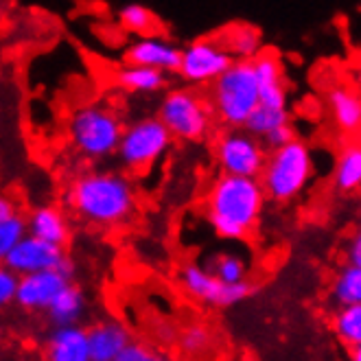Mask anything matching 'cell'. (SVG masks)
Listing matches in <instances>:
<instances>
[{"label": "cell", "instance_id": "4316f807", "mask_svg": "<svg viewBox=\"0 0 361 361\" xmlns=\"http://www.w3.org/2000/svg\"><path fill=\"white\" fill-rule=\"evenodd\" d=\"M208 271H212L224 283L247 281V263L243 261V257H239L235 252H224L219 257H215L212 263L208 265Z\"/></svg>", "mask_w": 361, "mask_h": 361}, {"label": "cell", "instance_id": "d590c367", "mask_svg": "<svg viewBox=\"0 0 361 361\" xmlns=\"http://www.w3.org/2000/svg\"><path fill=\"white\" fill-rule=\"evenodd\" d=\"M0 333H3V331H0Z\"/></svg>", "mask_w": 361, "mask_h": 361}, {"label": "cell", "instance_id": "ffe728a7", "mask_svg": "<svg viewBox=\"0 0 361 361\" xmlns=\"http://www.w3.org/2000/svg\"><path fill=\"white\" fill-rule=\"evenodd\" d=\"M116 83L123 90L134 92V94H158L166 88L169 75L156 68L125 63L123 68L116 71Z\"/></svg>", "mask_w": 361, "mask_h": 361}, {"label": "cell", "instance_id": "8fae6325", "mask_svg": "<svg viewBox=\"0 0 361 361\" xmlns=\"http://www.w3.org/2000/svg\"><path fill=\"white\" fill-rule=\"evenodd\" d=\"M68 283L73 281H68L57 269H42L18 276L13 302H18V307H23L25 311H47L55 295Z\"/></svg>", "mask_w": 361, "mask_h": 361}, {"label": "cell", "instance_id": "9c48e42d", "mask_svg": "<svg viewBox=\"0 0 361 361\" xmlns=\"http://www.w3.org/2000/svg\"><path fill=\"white\" fill-rule=\"evenodd\" d=\"M180 285L193 300L210 307H232L254 293V285L243 283H224L215 274L197 263H186L180 271Z\"/></svg>", "mask_w": 361, "mask_h": 361}, {"label": "cell", "instance_id": "836d02e7", "mask_svg": "<svg viewBox=\"0 0 361 361\" xmlns=\"http://www.w3.org/2000/svg\"><path fill=\"white\" fill-rule=\"evenodd\" d=\"M346 259H348L350 265H361V237L359 235H355L353 241L348 243V247H346Z\"/></svg>", "mask_w": 361, "mask_h": 361}, {"label": "cell", "instance_id": "8992f818", "mask_svg": "<svg viewBox=\"0 0 361 361\" xmlns=\"http://www.w3.org/2000/svg\"><path fill=\"white\" fill-rule=\"evenodd\" d=\"M158 118L182 142L204 140L215 123V114L208 99L193 88H173L164 94L158 108Z\"/></svg>", "mask_w": 361, "mask_h": 361}, {"label": "cell", "instance_id": "6da1fadb", "mask_svg": "<svg viewBox=\"0 0 361 361\" xmlns=\"http://www.w3.org/2000/svg\"><path fill=\"white\" fill-rule=\"evenodd\" d=\"M267 197L259 178L217 176L206 193V217L215 235L243 241L257 230Z\"/></svg>", "mask_w": 361, "mask_h": 361}, {"label": "cell", "instance_id": "e0dca14e", "mask_svg": "<svg viewBox=\"0 0 361 361\" xmlns=\"http://www.w3.org/2000/svg\"><path fill=\"white\" fill-rule=\"evenodd\" d=\"M47 361H92L90 359V346H88V333L73 326H57L44 350Z\"/></svg>", "mask_w": 361, "mask_h": 361}, {"label": "cell", "instance_id": "4dcf8cb0", "mask_svg": "<svg viewBox=\"0 0 361 361\" xmlns=\"http://www.w3.org/2000/svg\"><path fill=\"white\" fill-rule=\"evenodd\" d=\"M16 285H18V276L5 263H0V309H5L7 305L13 302Z\"/></svg>", "mask_w": 361, "mask_h": 361}, {"label": "cell", "instance_id": "484cf974", "mask_svg": "<svg viewBox=\"0 0 361 361\" xmlns=\"http://www.w3.org/2000/svg\"><path fill=\"white\" fill-rule=\"evenodd\" d=\"M118 23L134 35H154L158 31V18L142 5H125L118 11Z\"/></svg>", "mask_w": 361, "mask_h": 361}, {"label": "cell", "instance_id": "7c38bea8", "mask_svg": "<svg viewBox=\"0 0 361 361\" xmlns=\"http://www.w3.org/2000/svg\"><path fill=\"white\" fill-rule=\"evenodd\" d=\"M66 257V252L59 245L42 241L33 235H25L3 261L16 276H25L42 269H55L59 261Z\"/></svg>", "mask_w": 361, "mask_h": 361}, {"label": "cell", "instance_id": "603a6c76", "mask_svg": "<svg viewBox=\"0 0 361 361\" xmlns=\"http://www.w3.org/2000/svg\"><path fill=\"white\" fill-rule=\"evenodd\" d=\"M285 123H291V116H289L287 108H271V105L259 103L257 108H254V112L247 116L243 130H247L252 136L263 138L267 132L276 130V127H281Z\"/></svg>", "mask_w": 361, "mask_h": 361}, {"label": "cell", "instance_id": "5b68a950", "mask_svg": "<svg viewBox=\"0 0 361 361\" xmlns=\"http://www.w3.org/2000/svg\"><path fill=\"white\" fill-rule=\"evenodd\" d=\"M123 134L118 114L105 105H81L71 114L68 136L75 149L88 160H108L116 154Z\"/></svg>", "mask_w": 361, "mask_h": 361}, {"label": "cell", "instance_id": "f1b7e54d", "mask_svg": "<svg viewBox=\"0 0 361 361\" xmlns=\"http://www.w3.org/2000/svg\"><path fill=\"white\" fill-rule=\"evenodd\" d=\"M180 348L186 357H200L210 350V333L206 326H188L180 337Z\"/></svg>", "mask_w": 361, "mask_h": 361}, {"label": "cell", "instance_id": "7a4b0ae2", "mask_svg": "<svg viewBox=\"0 0 361 361\" xmlns=\"http://www.w3.org/2000/svg\"><path fill=\"white\" fill-rule=\"evenodd\" d=\"M136 188L132 180L116 171H88L68 186V204L75 215L99 228L121 226L136 210Z\"/></svg>", "mask_w": 361, "mask_h": 361}, {"label": "cell", "instance_id": "5bb4252c", "mask_svg": "<svg viewBox=\"0 0 361 361\" xmlns=\"http://www.w3.org/2000/svg\"><path fill=\"white\" fill-rule=\"evenodd\" d=\"M252 71L257 77L259 86V101L271 108H287V83H285V71L279 53L274 51H261L257 57H252Z\"/></svg>", "mask_w": 361, "mask_h": 361}, {"label": "cell", "instance_id": "cb8c5ba5", "mask_svg": "<svg viewBox=\"0 0 361 361\" xmlns=\"http://www.w3.org/2000/svg\"><path fill=\"white\" fill-rule=\"evenodd\" d=\"M333 300L339 307L361 305V265L346 263L333 283Z\"/></svg>", "mask_w": 361, "mask_h": 361}, {"label": "cell", "instance_id": "83f0119b", "mask_svg": "<svg viewBox=\"0 0 361 361\" xmlns=\"http://www.w3.org/2000/svg\"><path fill=\"white\" fill-rule=\"evenodd\" d=\"M27 235L25 217L13 215L9 219L0 221V263L7 259V254L13 250V245Z\"/></svg>", "mask_w": 361, "mask_h": 361}, {"label": "cell", "instance_id": "277c9868", "mask_svg": "<svg viewBox=\"0 0 361 361\" xmlns=\"http://www.w3.org/2000/svg\"><path fill=\"white\" fill-rule=\"evenodd\" d=\"M208 86L210 88L206 99L212 108V114L226 127H243L247 116L261 103L252 61L235 59Z\"/></svg>", "mask_w": 361, "mask_h": 361}, {"label": "cell", "instance_id": "52a82bcc", "mask_svg": "<svg viewBox=\"0 0 361 361\" xmlns=\"http://www.w3.org/2000/svg\"><path fill=\"white\" fill-rule=\"evenodd\" d=\"M171 145L173 136L169 134L162 121L158 116H145L123 127L114 156H118V162L127 171L140 173L164 158Z\"/></svg>", "mask_w": 361, "mask_h": 361}, {"label": "cell", "instance_id": "f546056e", "mask_svg": "<svg viewBox=\"0 0 361 361\" xmlns=\"http://www.w3.org/2000/svg\"><path fill=\"white\" fill-rule=\"evenodd\" d=\"M114 361H166V359L162 355H158L156 350H152V348L130 342L121 350V355Z\"/></svg>", "mask_w": 361, "mask_h": 361}, {"label": "cell", "instance_id": "30bf717a", "mask_svg": "<svg viewBox=\"0 0 361 361\" xmlns=\"http://www.w3.org/2000/svg\"><path fill=\"white\" fill-rule=\"evenodd\" d=\"M232 61L235 59L224 49L217 35L200 37L182 49L178 75L190 86H206V83L215 81Z\"/></svg>", "mask_w": 361, "mask_h": 361}, {"label": "cell", "instance_id": "e575fe53", "mask_svg": "<svg viewBox=\"0 0 361 361\" xmlns=\"http://www.w3.org/2000/svg\"><path fill=\"white\" fill-rule=\"evenodd\" d=\"M350 361H361V348H350Z\"/></svg>", "mask_w": 361, "mask_h": 361}, {"label": "cell", "instance_id": "9a60e30c", "mask_svg": "<svg viewBox=\"0 0 361 361\" xmlns=\"http://www.w3.org/2000/svg\"><path fill=\"white\" fill-rule=\"evenodd\" d=\"M25 224H27V235H33L42 241H49V243L59 245V247H66L71 237H73L71 221L66 217V212L57 206H53V204L35 206L29 212Z\"/></svg>", "mask_w": 361, "mask_h": 361}, {"label": "cell", "instance_id": "44dd1931", "mask_svg": "<svg viewBox=\"0 0 361 361\" xmlns=\"http://www.w3.org/2000/svg\"><path fill=\"white\" fill-rule=\"evenodd\" d=\"M217 37L224 44V49L232 55V59L250 61L263 51L261 31L254 29L252 25H232Z\"/></svg>", "mask_w": 361, "mask_h": 361}, {"label": "cell", "instance_id": "3957f363", "mask_svg": "<svg viewBox=\"0 0 361 361\" xmlns=\"http://www.w3.org/2000/svg\"><path fill=\"white\" fill-rule=\"evenodd\" d=\"M315 176L311 147L295 136L279 149H269L259 182L267 200L287 204L298 200Z\"/></svg>", "mask_w": 361, "mask_h": 361}, {"label": "cell", "instance_id": "d6986e66", "mask_svg": "<svg viewBox=\"0 0 361 361\" xmlns=\"http://www.w3.org/2000/svg\"><path fill=\"white\" fill-rule=\"evenodd\" d=\"M83 311H86V295H83V291L75 283H68L47 307L49 322L55 329L77 324L81 320Z\"/></svg>", "mask_w": 361, "mask_h": 361}, {"label": "cell", "instance_id": "d4e9b609", "mask_svg": "<svg viewBox=\"0 0 361 361\" xmlns=\"http://www.w3.org/2000/svg\"><path fill=\"white\" fill-rule=\"evenodd\" d=\"M335 333L350 348H361V305L339 307L335 315Z\"/></svg>", "mask_w": 361, "mask_h": 361}, {"label": "cell", "instance_id": "4fadbf2b", "mask_svg": "<svg viewBox=\"0 0 361 361\" xmlns=\"http://www.w3.org/2000/svg\"><path fill=\"white\" fill-rule=\"evenodd\" d=\"M180 53L182 49L173 44L171 39L160 37V35H140L136 42H132L125 49V63H134V66H147L156 68L166 75L178 73L180 66Z\"/></svg>", "mask_w": 361, "mask_h": 361}, {"label": "cell", "instance_id": "2e32d148", "mask_svg": "<svg viewBox=\"0 0 361 361\" xmlns=\"http://www.w3.org/2000/svg\"><path fill=\"white\" fill-rule=\"evenodd\" d=\"M326 105L333 125L339 132L350 136L357 134L361 127V99L353 86L339 83V86L331 88L326 94Z\"/></svg>", "mask_w": 361, "mask_h": 361}, {"label": "cell", "instance_id": "7402d4cb", "mask_svg": "<svg viewBox=\"0 0 361 361\" xmlns=\"http://www.w3.org/2000/svg\"><path fill=\"white\" fill-rule=\"evenodd\" d=\"M333 184L342 193H355L361 186V147L359 142H348L337 156Z\"/></svg>", "mask_w": 361, "mask_h": 361}, {"label": "cell", "instance_id": "ac0fdd59", "mask_svg": "<svg viewBox=\"0 0 361 361\" xmlns=\"http://www.w3.org/2000/svg\"><path fill=\"white\" fill-rule=\"evenodd\" d=\"M86 333L92 361H114L121 350L132 342L130 331L118 322H101Z\"/></svg>", "mask_w": 361, "mask_h": 361}, {"label": "cell", "instance_id": "ba28073f", "mask_svg": "<svg viewBox=\"0 0 361 361\" xmlns=\"http://www.w3.org/2000/svg\"><path fill=\"white\" fill-rule=\"evenodd\" d=\"M215 162L224 176L259 178L267 158V147L243 127H228L215 140Z\"/></svg>", "mask_w": 361, "mask_h": 361}, {"label": "cell", "instance_id": "d6a6232c", "mask_svg": "<svg viewBox=\"0 0 361 361\" xmlns=\"http://www.w3.org/2000/svg\"><path fill=\"white\" fill-rule=\"evenodd\" d=\"M13 215H20L16 200L9 197V195H5V193H0V221H3V219H9V217H13Z\"/></svg>", "mask_w": 361, "mask_h": 361}, {"label": "cell", "instance_id": "1f68e13d", "mask_svg": "<svg viewBox=\"0 0 361 361\" xmlns=\"http://www.w3.org/2000/svg\"><path fill=\"white\" fill-rule=\"evenodd\" d=\"M293 138H295V127H293L291 123H285V125H281V127H276V130L267 132V134L261 138V142L267 147V152H269V149H279V147L287 145V142L293 140Z\"/></svg>", "mask_w": 361, "mask_h": 361}]
</instances>
